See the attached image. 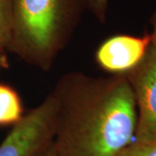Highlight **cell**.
<instances>
[{
  "mask_svg": "<svg viewBox=\"0 0 156 156\" xmlns=\"http://www.w3.org/2000/svg\"><path fill=\"white\" fill-rule=\"evenodd\" d=\"M57 102V156H118L135 135L137 108L124 75L65 74L52 90Z\"/></svg>",
  "mask_w": 156,
  "mask_h": 156,
  "instance_id": "6da1fadb",
  "label": "cell"
},
{
  "mask_svg": "<svg viewBox=\"0 0 156 156\" xmlns=\"http://www.w3.org/2000/svg\"><path fill=\"white\" fill-rule=\"evenodd\" d=\"M12 35L7 50L50 70L87 9L86 0H11Z\"/></svg>",
  "mask_w": 156,
  "mask_h": 156,
  "instance_id": "7a4b0ae2",
  "label": "cell"
},
{
  "mask_svg": "<svg viewBox=\"0 0 156 156\" xmlns=\"http://www.w3.org/2000/svg\"><path fill=\"white\" fill-rule=\"evenodd\" d=\"M57 102L51 91L13 126L0 144V156H37L53 141Z\"/></svg>",
  "mask_w": 156,
  "mask_h": 156,
  "instance_id": "3957f363",
  "label": "cell"
},
{
  "mask_svg": "<svg viewBox=\"0 0 156 156\" xmlns=\"http://www.w3.org/2000/svg\"><path fill=\"white\" fill-rule=\"evenodd\" d=\"M124 76L133 90L137 108L135 140L156 142V54L151 47L139 65Z\"/></svg>",
  "mask_w": 156,
  "mask_h": 156,
  "instance_id": "277c9868",
  "label": "cell"
},
{
  "mask_svg": "<svg viewBox=\"0 0 156 156\" xmlns=\"http://www.w3.org/2000/svg\"><path fill=\"white\" fill-rule=\"evenodd\" d=\"M151 46V35L141 37L125 34L112 36L102 42L95 51V62L104 71L125 75L137 67Z\"/></svg>",
  "mask_w": 156,
  "mask_h": 156,
  "instance_id": "5b68a950",
  "label": "cell"
},
{
  "mask_svg": "<svg viewBox=\"0 0 156 156\" xmlns=\"http://www.w3.org/2000/svg\"><path fill=\"white\" fill-rule=\"evenodd\" d=\"M23 116L22 100L10 85L0 83V127L17 124Z\"/></svg>",
  "mask_w": 156,
  "mask_h": 156,
  "instance_id": "8992f818",
  "label": "cell"
},
{
  "mask_svg": "<svg viewBox=\"0 0 156 156\" xmlns=\"http://www.w3.org/2000/svg\"><path fill=\"white\" fill-rule=\"evenodd\" d=\"M12 35L11 0H0V48L7 50Z\"/></svg>",
  "mask_w": 156,
  "mask_h": 156,
  "instance_id": "52a82bcc",
  "label": "cell"
},
{
  "mask_svg": "<svg viewBox=\"0 0 156 156\" xmlns=\"http://www.w3.org/2000/svg\"><path fill=\"white\" fill-rule=\"evenodd\" d=\"M118 156H156V142H131Z\"/></svg>",
  "mask_w": 156,
  "mask_h": 156,
  "instance_id": "ba28073f",
  "label": "cell"
},
{
  "mask_svg": "<svg viewBox=\"0 0 156 156\" xmlns=\"http://www.w3.org/2000/svg\"><path fill=\"white\" fill-rule=\"evenodd\" d=\"M87 9L101 23L106 21L108 0H86Z\"/></svg>",
  "mask_w": 156,
  "mask_h": 156,
  "instance_id": "9c48e42d",
  "label": "cell"
},
{
  "mask_svg": "<svg viewBox=\"0 0 156 156\" xmlns=\"http://www.w3.org/2000/svg\"><path fill=\"white\" fill-rule=\"evenodd\" d=\"M151 25H152V33L151 35V49L156 54V9L153 13L150 19Z\"/></svg>",
  "mask_w": 156,
  "mask_h": 156,
  "instance_id": "30bf717a",
  "label": "cell"
},
{
  "mask_svg": "<svg viewBox=\"0 0 156 156\" xmlns=\"http://www.w3.org/2000/svg\"><path fill=\"white\" fill-rule=\"evenodd\" d=\"M37 156H57L53 145V141L46 148H44L42 152H40Z\"/></svg>",
  "mask_w": 156,
  "mask_h": 156,
  "instance_id": "8fae6325",
  "label": "cell"
},
{
  "mask_svg": "<svg viewBox=\"0 0 156 156\" xmlns=\"http://www.w3.org/2000/svg\"><path fill=\"white\" fill-rule=\"evenodd\" d=\"M8 67V59L6 56V50L0 48V71Z\"/></svg>",
  "mask_w": 156,
  "mask_h": 156,
  "instance_id": "7c38bea8",
  "label": "cell"
}]
</instances>
